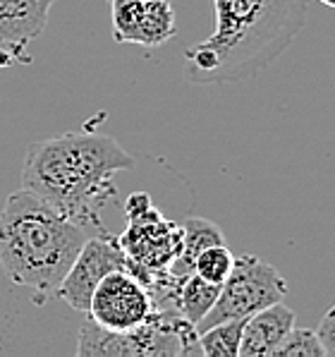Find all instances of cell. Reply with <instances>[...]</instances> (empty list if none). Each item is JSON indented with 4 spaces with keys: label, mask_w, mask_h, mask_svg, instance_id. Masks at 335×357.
I'll return each instance as SVG.
<instances>
[{
    "label": "cell",
    "mask_w": 335,
    "mask_h": 357,
    "mask_svg": "<svg viewBox=\"0 0 335 357\" xmlns=\"http://www.w3.org/2000/svg\"><path fill=\"white\" fill-rule=\"evenodd\" d=\"M182 228H185L182 247H180L178 257H175V259L170 261V266H168L170 278H173V281H178L180 285H182V281L187 276H192V273H194L196 257H199L206 247L225 243L223 230L218 228L213 221H208V218H194V216L185 218Z\"/></svg>",
    "instance_id": "obj_11"
},
{
    "label": "cell",
    "mask_w": 335,
    "mask_h": 357,
    "mask_svg": "<svg viewBox=\"0 0 335 357\" xmlns=\"http://www.w3.org/2000/svg\"><path fill=\"white\" fill-rule=\"evenodd\" d=\"M56 0H0V51L17 60L26 46L43 34Z\"/></svg>",
    "instance_id": "obj_9"
},
{
    "label": "cell",
    "mask_w": 335,
    "mask_h": 357,
    "mask_svg": "<svg viewBox=\"0 0 335 357\" xmlns=\"http://www.w3.org/2000/svg\"><path fill=\"white\" fill-rule=\"evenodd\" d=\"M77 357H185L201 355L196 326L170 310H156L127 331H108L86 319L77 338Z\"/></svg>",
    "instance_id": "obj_4"
},
{
    "label": "cell",
    "mask_w": 335,
    "mask_h": 357,
    "mask_svg": "<svg viewBox=\"0 0 335 357\" xmlns=\"http://www.w3.org/2000/svg\"><path fill=\"white\" fill-rule=\"evenodd\" d=\"M211 36L185 51L194 84L247 82L271 68L306 24V0H213Z\"/></svg>",
    "instance_id": "obj_1"
},
{
    "label": "cell",
    "mask_w": 335,
    "mask_h": 357,
    "mask_svg": "<svg viewBox=\"0 0 335 357\" xmlns=\"http://www.w3.org/2000/svg\"><path fill=\"white\" fill-rule=\"evenodd\" d=\"M235 266V255L228 250V245L221 243V245H211L196 257L194 261V273L201 276L204 281L208 283H218L223 285L225 278L230 276Z\"/></svg>",
    "instance_id": "obj_14"
},
{
    "label": "cell",
    "mask_w": 335,
    "mask_h": 357,
    "mask_svg": "<svg viewBox=\"0 0 335 357\" xmlns=\"http://www.w3.org/2000/svg\"><path fill=\"white\" fill-rule=\"evenodd\" d=\"M137 158L101 132H68L29 144L22 188L34 192L84 230L108 233L101 211L118 197L115 175L132 170Z\"/></svg>",
    "instance_id": "obj_2"
},
{
    "label": "cell",
    "mask_w": 335,
    "mask_h": 357,
    "mask_svg": "<svg viewBox=\"0 0 335 357\" xmlns=\"http://www.w3.org/2000/svg\"><path fill=\"white\" fill-rule=\"evenodd\" d=\"M113 17V38L118 43L156 48L175 36L173 5L168 0H108Z\"/></svg>",
    "instance_id": "obj_8"
},
{
    "label": "cell",
    "mask_w": 335,
    "mask_h": 357,
    "mask_svg": "<svg viewBox=\"0 0 335 357\" xmlns=\"http://www.w3.org/2000/svg\"><path fill=\"white\" fill-rule=\"evenodd\" d=\"M153 312L156 305L146 285L130 271H113L93 288L86 314L108 331H127L144 324Z\"/></svg>",
    "instance_id": "obj_6"
},
{
    "label": "cell",
    "mask_w": 335,
    "mask_h": 357,
    "mask_svg": "<svg viewBox=\"0 0 335 357\" xmlns=\"http://www.w3.org/2000/svg\"><path fill=\"white\" fill-rule=\"evenodd\" d=\"M285 295H288V283L273 264L263 261L256 255L235 257L233 271L221 285L216 305L196 324V333L221 321L247 319L263 307L283 302Z\"/></svg>",
    "instance_id": "obj_5"
},
{
    "label": "cell",
    "mask_w": 335,
    "mask_h": 357,
    "mask_svg": "<svg viewBox=\"0 0 335 357\" xmlns=\"http://www.w3.org/2000/svg\"><path fill=\"white\" fill-rule=\"evenodd\" d=\"M244 319L221 321L199 333V345L204 357H240Z\"/></svg>",
    "instance_id": "obj_13"
},
{
    "label": "cell",
    "mask_w": 335,
    "mask_h": 357,
    "mask_svg": "<svg viewBox=\"0 0 335 357\" xmlns=\"http://www.w3.org/2000/svg\"><path fill=\"white\" fill-rule=\"evenodd\" d=\"M86 243V230L29 190H17L0 208V266L15 285L38 300L53 298Z\"/></svg>",
    "instance_id": "obj_3"
},
{
    "label": "cell",
    "mask_w": 335,
    "mask_h": 357,
    "mask_svg": "<svg viewBox=\"0 0 335 357\" xmlns=\"http://www.w3.org/2000/svg\"><path fill=\"white\" fill-rule=\"evenodd\" d=\"M318 3H323V5H328V8L335 10V0H318Z\"/></svg>",
    "instance_id": "obj_17"
},
{
    "label": "cell",
    "mask_w": 335,
    "mask_h": 357,
    "mask_svg": "<svg viewBox=\"0 0 335 357\" xmlns=\"http://www.w3.org/2000/svg\"><path fill=\"white\" fill-rule=\"evenodd\" d=\"M218 293H221V285L218 283H208L201 276L192 273V276H187L182 285H180L178 314L185 317L187 321L196 326V324L211 312V307L216 305Z\"/></svg>",
    "instance_id": "obj_12"
},
{
    "label": "cell",
    "mask_w": 335,
    "mask_h": 357,
    "mask_svg": "<svg viewBox=\"0 0 335 357\" xmlns=\"http://www.w3.org/2000/svg\"><path fill=\"white\" fill-rule=\"evenodd\" d=\"M113 271H130V259L120 247L118 238H113L111 233H98L96 238H86L56 295L68 302L72 310L86 314L93 288Z\"/></svg>",
    "instance_id": "obj_7"
},
{
    "label": "cell",
    "mask_w": 335,
    "mask_h": 357,
    "mask_svg": "<svg viewBox=\"0 0 335 357\" xmlns=\"http://www.w3.org/2000/svg\"><path fill=\"white\" fill-rule=\"evenodd\" d=\"M295 326V312L283 302L268 305L244 319L240 357H268Z\"/></svg>",
    "instance_id": "obj_10"
},
{
    "label": "cell",
    "mask_w": 335,
    "mask_h": 357,
    "mask_svg": "<svg viewBox=\"0 0 335 357\" xmlns=\"http://www.w3.org/2000/svg\"><path fill=\"white\" fill-rule=\"evenodd\" d=\"M326 350H323L321 340H318V333L311 331V328H290V333L283 338V343L276 348L273 357H323Z\"/></svg>",
    "instance_id": "obj_15"
},
{
    "label": "cell",
    "mask_w": 335,
    "mask_h": 357,
    "mask_svg": "<svg viewBox=\"0 0 335 357\" xmlns=\"http://www.w3.org/2000/svg\"><path fill=\"white\" fill-rule=\"evenodd\" d=\"M316 333H318V340H321L323 350H326V355H335V305L323 314Z\"/></svg>",
    "instance_id": "obj_16"
}]
</instances>
